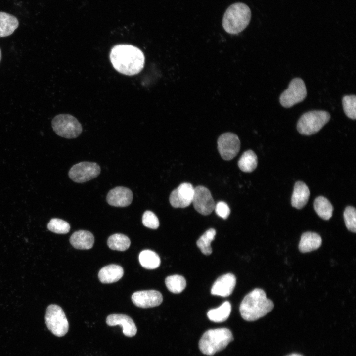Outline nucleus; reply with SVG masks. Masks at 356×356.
Instances as JSON below:
<instances>
[{
	"label": "nucleus",
	"mask_w": 356,
	"mask_h": 356,
	"mask_svg": "<svg viewBox=\"0 0 356 356\" xmlns=\"http://www.w3.org/2000/svg\"><path fill=\"white\" fill-rule=\"evenodd\" d=\"M45 321L47 328L57 337L64 336L68 331L69 323L62 309L55 304L46 309Z\"/></svg>",
	"instance_id": "7"
},
{
	"label": "nucleus",
	"mask_w": 356,
	"mask_h": 356,
	"mask_svg": "<svg viewBox=\"0 0 356 356\" xmlns=\"http://www.w3.org/2000/svg\"><path fill=\"white\" fill-rule=\"evenodd\" d=\"M307 96V89L303 80L295 78L290 82L288 88L280 95L279 101L285 108H290L302 102Z\"/></svg>",
	"instance_id": "8"
},
{
	"label": "nucleus",
	"mask_w": 356,
	"mask_h": 356,
	"mask_svg": "<svg viewBox=\"0 0 356 356\" xmlns=\"http://www.w3.org/2000/svg\"><path fill=\"white\" fill-rule=\"evenodd\" d=\"M302 356V355H300V354H291V355H288V356Z\"/></svg>",
	"instance_id": "34"
},
{
	"label": "nucleus",
	"mask_w": 356,
	"mask_h": 356,
	"mask_svg": "<svg viewBox=\"0 0 356 356\" xmlns=\"http://www.w3.org/2000/svg\"><path fill=\"white\" fill-rule=\"evenodd\" d=\"M330 119V114L325 111H308L304 113L299 119L297 129L300 134L310 135L320 131Z\"/></svg>",
	"instance_id": "5"
},
{
	"label": "nucleus",
	"mask_w": 356,
	"mask_h": 356,
	"mask_svg": "<svg viewBox=\"0 0 356 356\" xmlns=\"http://www.w3.org/2000/svg\"><path fill=\"white\" fill-rule=\"evenodd\" d=\"M273 307V302L267 298L264 291L256 288L244 297L240 305L239 311L244 320L253 321L266 315Z\"/></svg>",
	"instance_id": "2"
},
{
	"label": "nucleus",
	"mask_w": 356,
	"mask_h": 356,
	"mask_svg": "<svg viewBox=\"0 0 356 356\" xmlns=\"http://www.w3.org/2000/svg\"><path fill=\"white\" fill-rule=\"evenodd\" d=\"M1 52L0 48V62L1 60Z\"/></svg>",
	"instance_id": "35"
},
{
	"label": "nucleus",
	"mask_w": 356,
	"mask_h": 356,
	"mask_svg": "<svg viewBox=\"0 0 356 356\" xmlns=\"http://www.w3.org/2000/svg\"><path fill=\"white\" fill-rule=\"evenodd\" d=\"M251 17V10L246 4L236 3L231 5L224 13L222 26L228 33L236 34L246 28Z\"/></svg>",
	"instance_id": "3"
},
{
	"label": "nucleus",
	"mask_w": 356,
	"mask_h": 356,
	"mask_svg": "<svg viewBox=\"0 0 356 356\" xmlns=\"http://www.w3.org/2000/svg\"><path fill=\"white\" fill-rule=\"evenodd\" d=\"M343 108L346 115L350 119L356 118V97L355 95H346L342 99Z\"/></svg>",
	"instance_id": "29"
},
{
	"label": "nucleus",
	"mask_w": 356,
	"mask_h": 356,
	"mask_svg": "<svg viewBox=\"0 0 356 356\" xmlns=\"http://www.w3.org/2000/svg\"><path fill=\"white\" fill-rule=\"evenodd\" d=\"M124 270L122 267L111 264L102 268L98 273V278L102 283H112L117 282L123 276Z\"/></svg>",
	"instance_id": "19"
},
{
	"label": "nucleus",
	"mask_w": 356,
	"mask_h": 356,
	"mask_svg": "<svg viewBox=\"0 0 356 356\" xmlns=\"http://www.w3.org/2000/svg\"><path fill=\"white\" fill-rule=\"evenodd\" d=\"M310 196V190L307 185L302 181H297L294 187L291 197V204L298 209H302L307 203Z\"/></svg>",
	"instance_id": "18"
},
{
	"label": "nucleus",
	"mask_w": 356,
	"mask_h": 356,
	"mask_svg": "<svg viewBox=\"0 0 356 356\" xmlns=\"http://www.w3.org/2000/svg\"><path fill=\"white\" fill-rule=\"evenodd\" d=\"M192 203L195 209L203 215L211 214L215 208V202L209 190L203 186L194 188Z\"/></svg>",
	"instance_id": "11"
},
{
	"label": "nucleus",
	"mask_w": 356,
	"mask_h": 356,
	"mask_svg": "<svg viewBox=\"0 0 356 356\" xmlns=\"http://www.w3.org/2000/svg\"><path fill=\"white\" fill-rule=\"evenodd\" d=\"M322 244V239L317 233L306 232L302 234L299 244V249L302 253H307L319 248Z\"/></svg>",
	"instance_id": "20"
},
{
	"label": "nucleus",
	"mask_w": 356,
	"mask_h": 356,
	"mask_svg": "<svg viewBox=\"0 0 356 356\" xmlns=\"http://www.w3.org/2000/svg\"><path fill=\"white\" fill-rule=\"evenodd\" d=\"M344 219L348 230L355 233L356 231V211L354 207L347 206L344 212Z\"/></svg>",
	"instance_id": "31"
},
{
	"label": "nucleus",
	"mask_w": 356,
	"mask_h": 356,
	"mask_svg": "<svg viewBox=\"0 0 356 356\" xmlns=\"http://www.w3.org/2000/svg\"><path fill=\"white\" fill-rule=\"evenodd\" d=\"M235 275L228 273L220 276L214 283L211 290L213 295L227 297L231 295L236 285Z\"/></svg>",
	"instance_id": "15"
},
{
	"label": "nucleus",
	"mask_w": 356,
	"mask_h": 356,
	"mask_svg": "<svg viewBox=\"0 0 356 356\" xmlns=\"http://www.w3.org/2000/svg\"><path fill=\"white\" fill-rule=\"evenodd\" d=\"M133 198V192L129 188L118 186L109 191L107 195L106 200L111 206L125 207L131 204Z\"/></svg>",
	"instance_id": "14"
},
{
	"label": "nucleus",
	"mask_w": 356,
	"mask_h": 356,
	"mask_svg": "<svg viewBox=\"0 0 356 356\" xmlns=\"http://www.w3.org/2000/svg\"><path fill=\"white\" fill-rule=\"evenodd\" d=\"M194 188L190 183L180 184L170 194L169 201L174 208H185L192 203Z\"/></svg>",
	"instance_id": "12"
},
{
	"label": "nucleus",
	"mask_w": 356,
	"mask_h": 356,
	"mask_svg": "<svg viewBox=\"0 0 356 356\" xmlns=\"http://www.w3.org/2000/svg\"><path fill=\"white\" fill-rule=\"evenodd\" d=\"M258 159L256 154L251 150L245 151L240 157L238 165L244 172L250 173L257 167Z\"/></svg>",
	"instance_id": "24"
},
{
	"label": "nucleus",
	"mask_w": 356,
	"mask_h": 356,
	"mask_svg": "<svg viewBox=\"0 0 356 356\" xmlns=\"http://www.w3.org/2000/svg\"><path fill=\"white\" fill-rule=\"evenodd\" d=\"M133 303L137 307L148 308L160 305L163 301L161 293L154 290L137 291L132 296Z\"/></svg>",
	"instance_id": "13"
},
{
	"label": "nucleus",
	"mask_w": 356,
	"mask_h": 356,
	"mask_svg": "<svg viewBox=\"0 0 356 356\" xmlns=\"http://www.w3.org/2000/svg\"><path fill=\"white\" fill-rule=\"evenodd\" d=\"M218 150L225 160H230L238 153L240 148V141L236 134L232 133H225L221 134L217 141Z\"/></svg>",
	"instance_id": "10"
},
{
	"label": "nucleus",
	"mask_w": 356,
	"mask_h": 356,
	"mask_svg": "<svg viewBox=\"0 0 356 356\" xmlns=\"http://www.w3.org/2000/svg\"><path fill=\"white\" fill-rule=\"evenodd\" d=\"M53 131L59 136L66 138H74L81 134L83 128L78 120L70 114L55 116L51 121Z\"/></svg>",
	"instance_id": "6"
},
{
	"label": "nucleus",
	"mask_w": 356,
	"mask_h": 356,
	"mask_svg": "<svg viewBox=\"0 0 356 356\" xmlns=\"http://www.w3.org/2000/svg\"><path fill=\"white\" fill-rule=\"evenodd\" d=\"M100 170V166L96 163L81 162L70 168L68 175L73 181L84 183L97 177Z\"/></svg>",
	"instance_id": "9"
},
{
	"label": "nucleus",
	"mask_w": 356,
	"mask_h": 356,
	"mask_svg": "<svg viewBox=\"0 0 356 356\" xmlns=\"http://www.w3.org/2000/svg\"><path fill=\"white\" fill-rule=\"evenodd\" d=\"M138 259L141 266L148 269L158 267L161 263L160 258L158 254L150 250L141 251L139 255Z\"/></svg>",
	"instance_id": "23"
},
{
	"label": "nucleus",
	"mask_w": 356,
	"mask_h": 356,
	"mask_svg": "<svg viewBox=\"0 0 356 356\" xmlns=\"http://www.w3.org/2000/svg\"><path fill=\"white\" fill-rule=\"evenodd\" d=\"M143 224L149 228L155 229L159 226V222L156 215L152 211H146L142 219Z\"/></svg>",
	"instance_id": "32"
},
{
	"label": "nucleus",
	"mask_w": 356,
	"mask_h": 356,
	"mask_svg": "<svg viewBox=\"0 0 356 356\" xmlns=\"http://www.w3.org/2000/svg\"><path fill=\"white\" fill-rule=\"evenodd\" d=\"M71 244L78 249H89L93 247L94 237L87 230H79L74 232L70 238Z\"/></svg>",
	"instance_id": "17"
},
{
	"label": "nucleus",
	"mask_w": 356,
	"mask_h": 356,
	"mask_svg": "<svg viewBox=\"0 0 356 356\" xmlns=\"http://www.w3.org/2000/svg\"><path fill=\"white\" fill-rule=\"evenodd\" d=\"M216 233L215 229L210 228L197 240V246L204 255H209L212 253L211 243L215 239Z\"/></svg>",
	"instance_id": "27"
},
{
	"label": "nucleus",
	"mask_w": 356,
	"mask_h": 356,
	"mask_svg": "<svg viewBox=\"0 0 356 356\" xmlns=\"http://www.w3.org/2000/svg\"><path fill=\"white\" fill-rule=\"evenodd\" d=\"M106 323L110 326L120 325L122 328L123 333L127 337H133L137 332V327L133 320L125 314H110L106 318Z\"/></svg>",
	"instance_id": "16"
},
{
	"label": "nucleus",
	"mask_w": 356,
	"mask_h": 356,
	"mask_svg": "<svg viewBox=\"0 0 356 356\" xmlns=\"http://www.w3.org/2000/svg\"><path fill=\"white\" fill-rule=\"evenodd\" d=\"M107 244L109 248L112 250L124 251L129 248L131 241L128 237L125 235L116 233L108 238Z\"/></svg>",
	"instance_id": "26"
},
{
	"label": "nucleus",
	"mask_w": 356,
	"mask_h": 356,
	"mask_svg": "<svg viewBox=\"0 0 356 356\" xmlns=\"http://www.w3.org/2000/svg\"><path fill=\"white\" fill-rule=\"evenodd\" d=\"M314 208L317 215L325 220L332 216L333 208L329 201L323 196L317 197L314 201Z\"/></svg>",
	"instance_id": "25"
},
{
	"label": "nucleus",
	"mask_w": 356,
	"mask_h": 356,
	"mask_svg": "<svg viewBox=\"0 0 356 356\" xmlns=\"http://www.w3.org/2000/svg\"><path fill=\"white\" fill-rule=\"evenodd\" d=\"M165 284L168 290L173 293H180L186 287L185 278L179 275H173L167 277Z\"/></svg>",
	"instance_id": "28"
},
{
	"label": "nucleus",
	"mask_w": 356,
	"mask_h": 356,
	"mask_svg": "<svg viewBox=\"0 0 356 356\" xmlns=\"http://www.w3.org/2000/svg\"><path fill=\"white\" fill-rule=\"evenodd\" d=\"M231 306L228 301H225L220 307L210 310L207 312L208 318L214 322H222L229 316Z\"/></svg>",
	"instance_id": "22"
},
{
	"label": "nucleus",
	"mask_w": 356,
	"mask_h": 356,
	"mask_svg": "<svg viewBox=\"0 0 356 356\" xmlns=\"http://www.w3.org/2000/svg\"><path fill=\"white\" fill-rule=\"evenodd\" d=\"M48 229L55 233L66 234L69 232L70 224L66 221L58 219H52L47 224Z\"/></svg>",
	"instance_id": "30"
},
{
	"label": "nucleus",
	"mask_w": 356,
	"mask_h": 356,
	"mask_svg": "<svg viewBox=\"0 0 356 356\" xmlns=\"http://www.w3.org/2000/svg\"><path fill=\"white\" fill-rule=\"evenodd\" d=\"M110 59L116 71L128 76L139 73L143 68L145 62L142 51L130 44L114 46L110 51Z\"/></svg>",
	"instance_id": "1"
},
{
	"label": "nucleus",
	"mask_w": 356,
	"mask_h": 356,
	"mask_svg": "<svg viewBox=\"0 0 356 356\" xmlns=\"http://www.w3.org/2000/svg\"><path fill=\"white\" fill-rule=\"evenodd\" d=\"M214 209L217 215L226 219L230 213V210L228 205L223 201H219L215 206Z\"/></svg>",
	"instance_id": "33"
},
{
	"label": "nucleus",
	"mask_w": 356,
	"mask_h": 356,
	"mask_svg": "<svg viewBox=\"0 0 356 356\" xmlns=\"http://www.w3.org/2000/svg\"><path fill=\"white\" fill-rule=\"evenodd\" d=\"M233 340L231 331L226 328L209 329L200 339L199 348L203 354L212 356L224 349Z\"/></svg>",
	"instance_id": "4"
},
{
	"label": "nucleus",
	"mask_w": 356,
	"mask_h": 356,
	"mask_svg": "<svg viewBox=\"0 0 356 356\" xmlns=\"http://www.w3.org/2000/svg\"><path fill=\"white\" fill-rule=\"evenodd\" d=\"M18 25L19 22L16 17L6 12H0V37L11 35Z\"/></svg>",
	"instance_id": "21"
}]
</instances>
